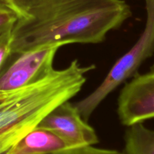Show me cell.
I'll return each mask as SVG.
<instances>
[{
    "instance_id": "1",
    "label": "cell",
    "mask_w": 154,
    "mask_h": 154,
    "mask_svg": "<svg viewBox=\"0 0 154 154\" xmlns=\"http://www.w3.org/2000/svg\"><path fill=\"white\" fill-rule=\"evenodd\" d=\"M124 0H43L12 29L10 54L44 46L98 44L132 17Z\"/></svg>"
},
{
    "instance_id": "2",
    "label": "cell",
    "mask_w": 154,
    "mask_h": 154,
    "mask_svg": "<svg viewBox=\"0 0 154 154\" xmlns=\"http://www.w3.org/2000/svg\"><path fill=\"white\" fill-rule=\"evenodd\" d=\"M95 68L74 60L35 84L0 92V154L7 153L54 108L75 97L87 81L86 75Z\"/></svg>"
},
{
    "instance_id": "3",
    "label": "cell",
    "mask_w": 154,
    "mask_h": 154,
    "mask_svg": "<svg viewBox=\"0 0 154 154\" xmlns=\"http://www.w3.org/2000/svg\"><path fill=\"white\" fill-rule=\"evenodd\" d=\"M147 20L144 29L135 45L116 61L99 87L75 104L83 118L88 121L95 110L123 83L138 74L142 63L154 54V0H145Z\"/></svg>"
},
{
    "instance_id": "4",
    "label": "cell",
    "mask_w": 154,
    "mask_h": 154,
    "mask_svg": "<svg viewBox=\"0 0 154 154\" xmlns=\"http://www.w3.org/2000/svg\"><path fill=\"white\" fill-rule=\"evenodd\" d=\"M59 45L44 46L32 51L10 54L0 72V92L19 90L49 75Z\"/></svg>"
},
{
    "instance_id": "5",
    "label": "cell",
    "mask_w": 154,
    "mask_h": 154,
    "mask_svg": "<svg viewBox=\"0 0 154 154\" xmlns=\"http://www.w3.org/2000/svg\"><path fill=\"white\" fill-rule=\"evenodd\" d=\"M117 114L127 127L154 118V66L125 84L118 98Z\"/></svg>"
},
{
    "instance_id": "6",
    "label": "cell",
    "mask_w": 154,
    "mask_h": 154,
    "mask_svg": "<svg viewBox=\"0 0 154 154\" xmlns=\"http://www.w3.org/2000/svg\"><path fill=\"white\" fill-rule=\"evenodd\" d=\"M69 101L54 108L44 117L37 127L55 132L72 147L96 145L99 142L96 131Z\"/></svg>"
},
{
    "instance_id": "7",
    "label": "cell",
    "mask_w": 154,
    "mask_h": 154,
    "mask_svg": "<svg viewBox=\"0 0 154 154\" xmlns=\"http://www.w3.org/2000/svg\"><path fill=\"white\" fill-rule=\"evenodd\" d=\"M71 147L66 140L55 132L36 127L6 154H48Z\"/></svg>"
},
{
    "instance_id": "8",
    "label": "cell",
    "mask_w": 154,
    "mask_h": 154,
    "mask_svg": "<svg viewBox=\"0 0 154 154\" xmlns=\"http://www.w3.org/2000/svg\"><path fill=\"white\" fill-rule=\"evenodd\" d=\"M124 141L125 154H154V130L143 123L128 126Z\"/></svg>"
},
{
    "instance_id": "9",
    "label": "cell",
    "mask_w": 154,
    "mask_h": 154,
    "mask_svg": "<svg viewBox=\"0 0 154 154\" xmlns=\"http://www.w3.org/2000/svg\"><path fill=\"white\" fill-rule=\"evenodd\" d=\"M43 0H0V4L7 6L15 12L19 18L29 17Z\"/></svg>"
},
{
    "instance_id": "10",
    "label": "cell",
    "mask_w": 154,
    "mask_h": 154,
    "mask_svg": "<svg viewBox=\"0 0 154 154\" xmlns=\"http://www.w3.org/2000/svg\"><path fill=\"white\" fill-rule=\"evenodd\" d=\"M48 154H125V153L117 150L99 148L94 145H88L71 147Z\"/></svg>"
},
{
    "instance_id": "11",
    "label": "cell",
    "mask_w": 154,
    "mask_h": 154,
    "mask_svg": "<svg viewBox=\"0 0 154 154\" xmlns=\"http://www.w3.org/2000/svg\"><path fill=\"white\" fill-rule=\"evenodd\" d=\"M18 19L19 17L14 11L0 4V34L13 27Z\"/></svg>"
},
{
    "instance_id": "12",
    "label": "cell",
    "mask_w": 154,
    "mask_h": 154,
    "mask_svg": "<svg viewBox=\"0 0 154 154\" xmlns=\"http://www.w3.org/2000/svg\"><path fill=\"white\" fill-rule=\"evenodd\" d=\"M13 27L0 34V72L10 55Z\"/></svg>"
}]
</instances>
